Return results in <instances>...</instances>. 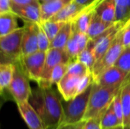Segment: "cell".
Returning <instances> with one entry per match:
<instances>
[{
	"label": "cell",
	"mask_w": 130,
	"mask_h": 129,
	"mask_svg": "<svg viewBox=\"0 0 130 129\" xmlns=\"http://www.w3.org/2000/svg\"><path fill=\"white\" fill-rule=\"evenodd\" d=\"M60 96L52 87H39L31 93L29 103L40 116L46 129H56L62 124L63 108Z\"/></svg>",
	"instance_id": "cell-1"
},
{
	"label": "cell",
	"mask_w": 130,
	"mask_h": 129,
	"mask_svg": "<svg viewBox=\"0 0 130 129\" xmlns=\"http://www.w3.org/2000/svg\"><path fill=\"white\" fill-rule=\"evenodd\" d=\"M121 87H104L93 82L92 90L84 120L96 117L101 118Z\"/></svg>",
	"instance_id": "cell-2"
},
{
	"label": "cell",
	"mask_w": 130,
	"mask_h": 129,
	"mask_svg": "<svg viewBox=\"0 0 130 129\" xmlns=\"http://www.w3.org/2000/svg\"><path fill=\"white\" fill-rule=\"evenodd\" d=\"M92 86L93 83L84 92L70 100L66 101L62 99L63 117L61 125L75 124L84 121L92 90Z\"/></svg>",
	"instance_id": "cell-3"
},
{
	"label": "cell",
	"mask_w": 130,
	"mask_h": 129,
	"mask_svg": "<svg viewBox=\"0 0 130 129\" xmlns=\"http://www.w3.org/2000/svg\"><path fill=\"white\" fill-rule=\"evenodd\" d=\"M24 27H18L14 31L0 36V49L2 57L7 62L17 63L22 58V36Z\"/></svg>",
	"instance_id": "cell-4"
},
{
	"label": "cell",
	"mask_w": 130,
	"mask_h": 129,
	"mask_svg": "<svg viewBox=\"0 0 130 129\" xmlns=\"http://www.w3.org/2000/svg\"><path fill=\"white\" fill-rule=\"evenodd\" d=\"M15 64V70L12 81L8 88L10 94L17 104L29 101L32 90L29 84V78L23 66L19 62Z\"/></svg>",
	"instance_id": "cell-5"
},
{
	"label": "cell",
	"mask_w": 130,
	"mask_h": 129,
	"mask_svg": "<svg viewBox=\"0 0 130 129\" xmlns=\"http://www.w3.org/2000/svg\"><path fill=\"white\" fill-rule=\"evenodd\" d=\"M123 49L124 46L122 43L120 30L108 50L100 59L95 62L91 71L94 81L107 69L114 65Z\"/></svg>",
	"instance_id": "cell-6"
},
{
	"label": "cell",
	"mask_w": 130,
	"mask_h": 129,
	"mask_svg": "<svg viewBox=\"0 0 130 129\" xmlns=\"http://www.w3.org/2000/svg\"><path fill=\"white\" fill-rule=\"evenodd\" d=\"M70 58L66 49L52 48L50 49L46 54V61L40 81L37 83L40 88L52 87L50 80L53 69L61 63H69Z\"/></svg>",
	"instance_id": "cell-7"
},
{
	"label": "cell",
	"mask_w": 130,
	"mask_h": 129,
	"mask_svg": "<svg viewBox=\"0 0 130 129\" xmlns=\"http://www.w3.org/2000/svg\"><path fill=\"white\" fill-rule=\"evenodd\" d=\"M125 24L126 23L123 21H116L110 28L103 32L95 39H91L96 62L100 59L108 50L117 37L118 33L123 27Z\"/></svg>",
	"instance_id": "cell-8"
},
{
	"label": "cell",
	"mask_w": 130,
	"mask_h": 129,
	"mask_svg": "<svg viewBox=\"0 0 130 129\" xmlns=\"http://www.w3.org/2000/svg\"><path fill=\"white\" fill-rule=\"evenodd\" d=\"M46 54V52L37 51L21 58L20 63L30 80L37 83L40 81L45 65Z\"/></svg>",
	"instance_id": "cell-9"
},
{
	"label": "cell",
	"mask_w": 130,
	"mask_h": 129,
	"mask_svg": "<svg viewBox=\"0 0 130 129\" xmlns=\"http://www.w3.org/2000/svg\"><path fill=\"white\" fill-rule=\"evenodd\" d=\"M22 36V57L39 51L38 49V27L39 24L24 21Z\"/></svg>",
	"instance_id": "cell-10"
},
{
	"label": "cell",
	"mask_w": 130,
	"mask_h": 129,
	"mask_svg": "<svg viewBox=\"0 0 130 129\" xmlns=\"http://www.w3.org/2000/svg\"><path fill=\"white\" fill-rule=\"evenodd\" d=\"M129 78V73L113 65L103 72L94 82L104 87H120Z\"/></svg>",
	"instance_id": "cell-11"
},
{
	"label": "cell",
	"mask_w": 130,
	"mask_h": 129,
	"mask_svg": "<svg viewBox=\"0 0 130 129\" xmlns=\"http://www.w3.org/2000/svg\"><path fill=\"white\" fill-rule=\"evenodd\" d=\"M12 11L24 21L41 24L40 2H37L28 5H17L11 3Z\"/></svg>",
	"instance_id": "cell-12"
},
{
	"label": "cell",
	"mask_w": 130,
	"mask_h": 129,
	"mask_svg": "<svg viewBox=\"0 0 130 129\" xmlns=\"http://www.w3.org/2000/svg\"><path fill=\"white\" fill-rule=\"evenodd\" d=\"M18 111L29 129H46L39 114L27 102L17 104Z\"/></svg>",
	"instance_id": "cell-13"
},
{
	"label": "cell",
	"mask_w": 130,
	"mask_h": 129,
	"mask_svg": "<svg viewBox=\"0 0 130 129\" xmlns=\"http://www.w3.org/2000/svg\"><path fill=\"white\" fill-rule=\"evenodd\" d=\"M81 78L66 73L57 84L59 93L64 100H70L78 95V88Z\"/></svg>",
	"instance_id": "cell-14"
},
{
	"label": "cell",
	"mask_w": 130,
	"mask_h": 129,
	"mask_svg": "<svg viewBox=\"0 0 130 129\" xmlns=\"http://www.w3.org/2000/svg\"><path fill=\"white\" fill-rule=\"evenodd\" d=\"M75 0H49L40 3L41 22L51 19L54 15Z\"/></svg>",
	"instance_id": "cell-15"
},
{
	"label": "cell",
	"mask_w": 130,
	"mask_h": 129,
	"mask_svg": "<svg viewBox=\"0 0 130 129\" xmlns=\"http://www.w3.org/2000/svg\"><path fill=\"white\" fill-rule=\"evenodd\" d=\"M85 7V5H80L75 1H73L50 20L62 22L72 21L79 14V13Z\"/></svg>",
	"instance_id": "cell-16"
},
{
	"label": "cell",
	"mask_w": 130,
	"mask_h": 129,
	"mask_svg": "<svg viewBox=\"0 0 130 129\" xmlns=\"http://www.w3.org/2000/svg\"><path fill=\"white\" fill-rule=\"evenodd\" d=\"M98 15L104 21L116 22V2L115 0H104L95 10Z\"/></svg>",
	"instance_id": "cell-17"
},
{
	"label": "cell",
	"mask_w": 130,
	"mask_h": 129,
	"mask_svg": "<svg viewBox=\"0 0 130 129\" xmlns=\"http://www.w3.org/2000/svg\"><path fill=\"white\" fill-rule=\"evenodd\" d=\"M114 23L115 22L110 23L102 20L94 11L87 33L89 36L90 39H95L103 32L110 28Z\"/></svg>",
	"instance_id": "cell-18"
},
{
	"label": "cell",
	"mask_w": 130,
	"mask_h": 129,
	"mask_svg": "<svg viewBox=\"0 0 130 129\" xmlns=\"http://www.w3.org/2000/svg\"><path fill=\"white\" fill-rule=\"evenodd\" d=\"M72 31V21L66 22V24L61 28L59 32L57 33V35L53 38V40H51L50 49L57 48V49H65L67 42L69 41L71 36Z\"/></svg>",
	"instance_id": "cell-19"
},
{
	"label": "cell",
	"mask_w": 130,
	"mask_h": 129,
	"mask_svg": "<svg viewBox=\"0 0 130 129\" xmlns=\"http://www.w3.org/2000/svg\"><path fill=\"white\" fill-rule=\"evenodd\" d=\"M17 17L14 12L0 14V36H5L18 28Z\"/></svg>",
	"instance_id": "cell-20"
},
{
	"label": "cell",
	"mask_w": 130,
	"mask_h": 129,
	"mask_svg": "<svg viewBox=\"0 0 130 129\" xmlns=\"http://www.w3.org/2000/svg\"><path fill=\"white\" fill-rule=\"evenodd\" d=\"M15 70V64L12 62H2L0 65V90L2 94L8 90Z\"/></svg>",
	"instance_id": "cell-21"
},
{
	"label": "cell",
	"mask_w": 130,
	"mask_h": 129,
	"mask_svg": "<svg viewBox=\"0 0 130 129\" xmlns=\"http://www.w3.org/2000/svg\"><path fill=\"white\" fill-rule=\"evenodd\" d=\"M121 103L123 109V125H129L130 121V78L122 85L120 89Z\"/></svg>",
	"instance_id": "cell-22"
},
{
	"label": "cell",
	"mask_w": 130,
	"mask_h": 129,
	"mask_svg": "<svg viewBox=\"0 0 130 129\" xmlns=\"http://www.w3.org/2000/svg\"><path fill=\"white\" fill-rule=\"evenodd\" d=\"M101 122L103 129L111 128L122 125L114 112L113 106V101L110 103V105L108 106V108L106 109L104 113L103 114Z\"/></svg>",
	"instance_id": "cell-23"
},
{
	"label": "cell",
	"mask_w": 130,
	"mask_h": 129,
	"mask_svg": "<svg viewBox=\"0 0 130 129\" xmlns=\"http://www.w3.org/2000/svg\"><path fill=\"white\" fill-rule=\"evenodd\" d=\"M77 59L82 62L85 65H86L87 68L91 70V71H92V68L96 62V58L91 39L88 44V46L79 53Z\"/></svg>",
	"instance_id": "cell-24"
},
{
	"label": "cell",
	"mask_w": 130,
	"mask_h": 129,
	"mask_svg": "<svg viewBox=\"0 0 130 129\" xmlns=\"http://www.w3.org/2000/svg\"><path fill=\"white\" fill-rule=\"evenodd\" d=\"M65 24H66V22L47 20V21L41 22L40 24H41L43 29L44 30V31L46 32L48 38L51 41L57 35V33L59 32V30H61V28L63 27V25Z\"/></svg>",
	"instance_id": "cell-25"
},
{
	"label": "cell",
	"mask_w": 130,
	"mask_h": 129,
	"mask_svg": "<svg viewBox=\"0 0 130 129\" xmlns=\"http://www.w3.org/2000/svg\"><path fill=\"white\" fill-rule=\"evenodd\" d=\"M90 72H91V70L88 69L86 65H85L78 59L72 61L69 63L67 73L69 75L78 77H83Z\"/></svg>",
	"instance_id": "cell-26"
},
{
	"label": "cell",
	"mask_w": 130,
	"mask_h": 129,
	"mask_svg": "<svg viewBox=\"0 0 130 129\" xmlns=\"http://www.w3.org/2000/svg\"><path fill=\"white\" fill-rule=\"evenodd\" d=\"M114 66L129 73L130 75V46L124 48Z\"/></svg>",
	"instance_id": "cell-27"
},
{
	"label": "cell",
	"mask_w": 130,
	"mask_h": 129,
	"mask_svg": "<svg viewBox=\"0 0 130 129\" xmlns=\"http://www.w3.org/2000/svg\"><path fill=\"white\" fill-rule=\"evenodd\" d=\"M68 65L69 63H61L53 69L50 80L51 86L53 84H57L59 81L66 75L68 71Z\"/></svg>",
	"instance_id": "cell-28"
},
{
	"label": "cell",
	"mask_w": 130,
	"mask_h": 129,
	"mask_svg": "<svg viewBox=\"0 0 130 129\" xmlns=\"http://www.w3.org/2000/svg\"><path fill=\"white\" fill-rule=\"evenodd\" d=\"M65 49L67 52V53L70 58V62L77 60L78 56L79 53L81 52V51H80L78 42H77L75 36L72 34V31L71 36H70L69 41L67 42Z\"/></svg>",
	"instance_id": "cell-29"
},
{
	"label": "cell",
	"mask_w": 130,
	"mask_h": 129,
	"mask_svg": "<svg viewBox=\"0 0 130 129\" xmlns=\"http://www.w3.org/2000/svg\"><path fill=\"white\" fill-rule=\"evenodd\" d=\"M37 40H38V49H39V51L46 52L50 49L51 41L48 38L46 32L43 29L40 24H39V27H38Z\"/></svg>",
	"instance_id": "cell-30"
},
{
	"label": "cell",
	"mask_w": 130,
	"mask_h": 129,
	"mask_svg": "<svg viewBox=\"0 0 130 129\" xmlns=\"http://www.w3.org/2000/svg\"><path fill=\"white\" fill-rule=\"evenodd\" d=\"M121 89V88H120ZM113 106L116 115L117 116L119 120L120 121L121 124L123 125L124 122V114H123V109L121 103V96H120V90L116 94L113 100Z\"/></svg>",
	"instance_id": "cell-31"
},
{
	"label": "cell",
	"mask_w": 130,
	"mask_h": 129,
	"mask_svg": "<svg viewBox=\"0 0 130 129\" xmlns=\"http://www.w3.org/2000/svg\"><path fill=\"white\" fill-rule=\"evenodd\" d=\"M101 119V117H96L84 120L83 129H103Z\"/></svg>",
	"instance_id": "cell-32"
},
{
	"label": "cell",
	"mask_w": 130,
	"mask_h": 129,
	"mask_svg": "<svg viewBox=\"0 0 130 129\" xmlns=\"http://www.w3.org/2000/svg\"><path fill=\"white\" fill-rule=\"evenodd\" d=\"M121 38L124 48L130 46V22L128 21L121 29Z\"/></svg>",
	"instance_id": "cell-33"
},
{
	"label": "cell",
	"mask_w": 130,
	"mask_h": 129,
	"mask_svg": "<svg viewBox=\"0 0 130 129\" xmlns=\"http://www.w3.org/2000/svg\"><path fill=\"white\" fill-rule=\"evenodd\" d=\"M11 3V0H0V14L13 12Z\"/></svg>",
	"instance_id": "cell-34"
},
{
	"label": "cell",
	"mask_w": 130,
	"mask_h": 129,
	"mask_svg": "<svg viewBox=\"0 0 130 129\" xmlns=\"http://www.w3.org/2000/svg\"><path fill=\"white\" fill-rule=\"evenodd\" d=\"M83 124H84V121L78 122V123H75V124L61 125L56 129H83Z\"/></svg>",
	"instance_id": "cell-35"
},
{
	"label": "cell",
	"mask_w": 130,
	"mask_h": 129,
	"mask_svg": "<svg viewBox=\"0 0 130 129\" xmlns=\"http://www.w3.org/2000/svg\"><path fill=\"white\" fill-rule=\"evenodd\" d=\"M11 2L17 5H28L40 2L38 0H11Z\"/></svg>",
	"instance_id": "cell-36"
},
{
	"label": "cell",
	"mask_w": 130,
	"mask_h": 129,
	"mask_svg": "<svg viewBox=\"0 0 130 129\" xmlns=\"http://www.w3.org/2000/svg\"><path fill=\"white\" fill-rule=\"evenodd\" d=\"M117 6L126 7L130 9V0H115Z\"/></svg>",
	"instance_id": "cell-37"
},
{
	"label": "cell",
	"mask_w": 130,
	"mask_h": 129,
	"mask_svg": "<svg viewBox=\"0 0 130 129\" xmlns=\"http://www.w3.org/2000/svg\"><path fill=\"white\" fill-rule=\"evenodd\" d=\"M76 2H78V4H80V5H85V6H86L87 5H88V4H90V3H91L93 1H94V0H75Z\"/></svg>",
	"instance_id": "cell-38"
},
{
	"label": "cell",
	"mask_w": 130,
	"mask_h": 129,
	"mask_svg": "<svg viewBox=\"0 0 130 129\" xmlns=\"http://www.w3.org/2000/svg\"><path fill=\"white\" fill-rule=\"evenodd\" d=\"M109 129H130V125H120L117 127Z\"/></svg>",
	"instance_id": "cell-39"
},
{
	"label": "cell",
	"mask_w": 130,
	"mask_h": 129,
	"mask_svg": "<svg viewBox=\"0 0 130 129\" xmlns=\"http://www.w3.org/2000/svg\"><path fill=\"white\" fill-rule=\"evenodd\" d=\"M47 1H49V0H40V3L41 2H47Z\"/></svg>",
	"instance_id": "cell-40"
},
{
	"label": "cell",
	"mask_w": 130,
	"mask_h": 129,
	"mask_svg": "<svg viewBox=\"0 0 130 129\" xmlns=\"http://www.w3.org/2000/svg\"><path fill=\"white\" fill-rule=\"evenodd\" d=\"M38 1H40V0H38Z\"/></svg>",
	"instance_id": "cell-41"
},
{
	"label": "cell",
	"mask_w": 130,
	"mask_h": 129,
	"mask_svg": "<svg viewBox=\"0 0 130 129\" xmlns=\"http://www.w3.org/2000/svg\"><path fill=\"white\" fill-rule=\"evenodd\" d=\"M129 22H130V19H129Z\"/></svg>",
	"instance_id": "cell-42"
},
{
	"label": "cell",
	"mask_w": 130,
	"mask_h": 129,
	"mask_svg": "<svg viewBox=\"0 0 130 129\" xmlns=\"http://www.w3.org/2000/svg\"><path fill=\"white\" fill-rule=\"evenodd\" d=\"M129 125H130V121H129Z\"/></svg>",
	"instance_id": "cell-43"
}]
</instances>
